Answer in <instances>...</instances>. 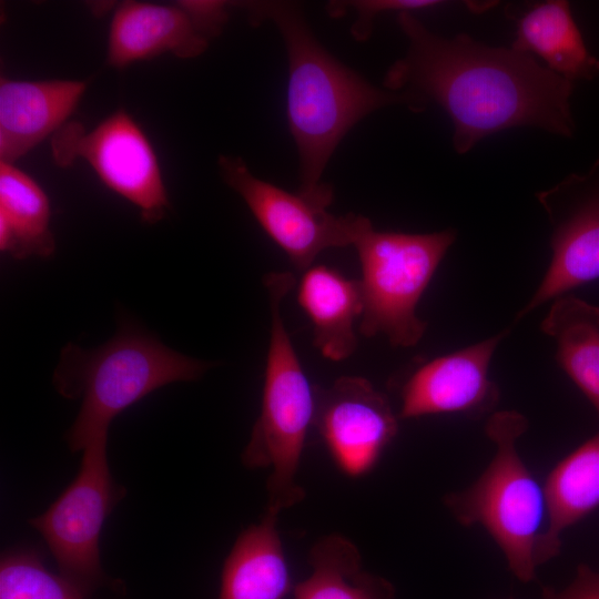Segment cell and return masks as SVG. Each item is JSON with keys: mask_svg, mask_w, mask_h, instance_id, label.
Here are the masks:
<instances>
[{"mask_svg": "<svg viewBox=\"0 0 599 599\" xmlns=\"http://www.w3.org/2000/svg\"><path fill=\"white\" fill-rule=\"evenodd\" d=\"M511 599V598H510Z\"/></svg>", "mask_w": 599, "mask_h": 599, "instance_id": "obj_26", "label": "cell"}, {"mask_svg": "<svg viewBox=\"0 0 599 599\" xmlns=\"http://www.w3.org/2000/svg\"><path fill=\"white\" fill-rule=\"evenodd\" d=\"M502 332L417 367L400 388L398 418L438 414L483 415L491 410L499 390L488 377L491 356Z\"/></svg>", "mask_w": 599, "mask_h": 599, "instance_id": "obj_12", "label": "cell"}, {"mask_svg": "<svg viewBox=\"0 0 599 599\" xmlns=\"http://www.w3.org/2000/svg\"><path fill=\"white\" fill-rule=\"evenodd\" d=\"M57 165L85 160L113 192L133 203L146 223H156L169 206L156 154L134 119L123 110L114 112L87 132L69 122L51 140Z\"/></svg>", "mask_w": 599, "mask_h": 599, "instance_id": "obj_9", "label": "cell"}, {"mask_svg": "<svg viewBox=\"0 0 599 599\" xmlns=\"http://www.w3.org/2000/svg\"><path fill=\"white\" fill-rule=\"evenodd\" d=\"M313 425L342 473L359 478L375 468L396 437L398 416L369 380L343 376L327 388H315Z\"/></svg>", "mask_w": 599, "mask_h": 599, "instance_id": "obj_11", "label": "cell"}, {"mask_svg": "<svg viewBox=\"0 0 599 599\" xmlns=\"http://www.w3.org/2000/svg\"><path fill=\"white\" fill-rule=\"evenodd\" d=\"M527 428L528 420L516 410L493 414L485 428L496 446L491 461L469 487L444 499L460 525H480L487 530L500 548L508 569L521 582L536 579L547 519L544 487L516 447Z\"/></svg>", "mask_w": 599, "mask_h": 599, "instance_id": "obj_5", "label": "cell"}, {"mask_svg": "<svg viewBox=\"0 0 599 599\" xmlns=\"http://www.w3.org/2000/svg\"><path fill=\"white\" fill-rule=\"evenodd\" d=\"M207 45L209 40L177 3L125 1L111 21L108 62L121 69L167 52L177 58H195Z\"/></svg>", "mask_w": 599, "mask_h": 599, "instance_id": "obj_14", "label": "cell"}, {"mask_svg": "<svg viewBox=\"0 0 599 599\" xmlns=\"http://www.w3.org/2000/svg\"><path fill=\"white\" fill-rule=\"evenodd\" d=\"M87 84L74 80L0 81V159L13 164L75 110Z\"/></svg>", "mask_w": 599, "mask_h": 599, "instance_id": "obj_13", "label": "cell"}, {"mask_svg": "<svg viewBox=\"0 0 599 599\" xmlns=\"http://www.w3.org/2000/svg\"><path fill=\"white\" fill-rule=\"evenodd\" d=\"M541 599H599V571L579 565L573 580L564 589L544 587Z\"/></svg>", "mask_w": 599, "mask_h": 599, "instance_id": "obj_25", "label": "cell"}, {"mask_svg": "<svg viewBox=\"0 0 599 599\" xmlns=\"http://www.w3.org/2000/svg\"><path fill=\"white\" fill-rule=\"evenodd\" d=\"M277 517L265 510L238 535L223 564L219 599L285 598L292 585Z\"/></svg>", "mask_w": 599, "mask_h": 599, "instance_id": "obj_16", "label": "cell"}, {"mask_svg": "<svg viewBox=\"0 0 599 599\" xmlns=\"http://www.w3.org/2000/svg\"><path fill=\"white\" fill-rule=\"evenodd\" d=\"M511 48L538 55L547 69L573 83L599 77V59L587 48L568 1L531 7L517 20Z\"/></svg>", "mask_w": 599, "mask_h": 599, "instance_id": "obj_18", "label": "cell"}, {"mask_svg": "<svg viewBox=\"0 0 599 599\" xmlns=\"http://www.w3.org/2000/svg\"><path fill=\"white\" fill-rule=\"evenodd\" d=\"M108 439L94 441L82 453L73 481L30 525L48 545L60 573L90 596L99 588L120 590V580L110 578L100 558V535L106 517L124 496L114 483L106 457Z\"/></svg>", "mask_w": 599, "mask_h": 599, "instance_id": "obj_7", "label": "cell"}, {"mask_svg": "<svg viewBox=\"0 0 599 599\" xmlns=\"http://www.w3.org/2000/svg\"><path fill=\"white\" fill-rule=\"evenodd\" d=\"M455 240L453 229L426 234L382 232L369 219L365 221L353 244L362 268L363 336L383 334L396 347L420 341L427 324L417 316V304Z\"/></svg>", "mask_w": 599, "mask_h": 599, "instance_id": "obj_6", "label": "cell"}, {"mask_svg": "<svg viewBox=\"0 0 599 599\" xmlns=\"http://www.w3.org/2000/svg\"><path fill=\"white\" fill-rule=\"evenodd\" d=\"M297 302L312 322L314 345L325 358L341 362L355 352L354 324L363 312L359 280L327 265H312L298 283Z\"/></svg>", "mask_w": 599, "mask_h": 599, "instance_id": "obj_15", "label": "cell"}, {"mask_svg": "<svg viewBox=\"0 0 599 599\" xmlns=\"http://www.w3.org/2000/svg\"><path fill=\"white\" fill-rule=\"evenodd\" d=\"M224 182L245 202L265 233L286 253L297 271L312 266L316 256L331 247L353 245L367 220L327 211L334 193H292L253 175L240 156L220 155Z\"/></svg>", "mask_w": 599, "mask_h": 599, "instance_id": "obj_8", "label": "cell"}, {"mask_svg": "<svg viewBox=\"0 0 599 599\" xmlns=\"http://www.w3.org/2000/svg\"><path fill=\"white\" fill-rule=\"evenodd\" d=\"M544 490L547 522L539 546L541 565L559 554L565 529L599 507V433L552 468Z\"/></svg>", "mask_w": 599, "mask_h": 599, "instance_id": "obj_17", "label": "cell"}, {"mask_svg": "<svg viewBox=\"0 0 599 599\" xmlns=\"http://www.w3.org/2000/svg\"><path fill=\"white\" fill-rule=\"evenodd\" d=\"M237 7L257 26L271 21L281 33L288 62L287 120L295 141L301 187L307 195L333 192L322 174L347 132L361 120L388 105L425 110L408 92L380 89L334 58L315 38L297 3L246 1Z\"/></svg>", "mask_w": 599, "mask_h": 599, "instance_id": "obj_2", "label": "cell"}, {"mask_svg": "<svg viewBox=\"0 0 599 599\" xmlns=\"http://www.w3.org/2000/svg\"><path fill=\"white\" fill-rule=\"evenodd\" d=\"M211 367L207 362L172 351L152 335L123 326L94 349L68 344L54 372L57 390L82 398L67 434L72 451L108 439L112 420L153 390L174 382L194 380Z\"/></svg>", "mask_w": 599, "mask_h": 599, "instance_id": "obj_3", "label": "cell"}, {"mask_svg": "<svg viewBox=\"0 0 599 599\" xmlns=\"http://www.w3.org/2000/svg\"><path fill=\"white\" fill-rule=\"evenodd\" d=\"M81 587L45 568L38 552L7 551L0 562V599H88Z\"/></svg>", "mask_w": 599, "mask_h": 599, "instance_id": "obj_22", "label": "cell"}, {"mask_svg": "<svg viewBox=\"0 0 599 599\" xmlns=\"http://www.w3.org/2000/svg\"><path fill=\"white\" fill-rule=\"evenodd\" d=\"M436 0H352L332 1L326 9L331 17H339L351 8L356 13L355 22L351 27V34L356 41H366L370 37L373 24L377 16L384 12H414L440 6Z\"/></svg>", "mask_w": 599, "mask_h": 599, "instance_id": "obj_23", "label": "cell"}, {"mask_svg": "<svg viewBox=\"0 0 599 599\" xmlns=\"http://www.w3.org/2000/svg\"><path fill=\"white\" fill-rule=\"evenodd\" d=\"M397 20L408 48L388 68L384 89L438 104L453 122L458 154L518 126L575 135L570 105L575 83L539 64L534 55L487 45L467 33L440 37L412 12L398 13Z\"/></svg>", "mask_w": 599, "mask_h": 599, "instance_id": "obj_1", "label": "cell"}, {"mask_svg": "<svg viewBox=\"0 0 599 599\" xmlns=\"http://www.w3.org/2000/svg\"><path fill=\"white\" fill-rule=\"evenodd\" d=\"M191 18L199 32L207 40L217 37L225 26L229 14L226 1L201 0L176 2Z\"/></svg>", "mask_w": 599, "mask_h": 599, "instance_id": "obj_24", "label": "cell"}, {"mask_svg": "<svg viewBox=\"0 0 599 599\" xmlns=\"http://www.w3.org/2000/svg\"><path fill=\"white\" fill-rule=\"evenodd\" d=\"M540 327L555 339L560 367L599 414V306L560 296Z\"/></svg>", "mask_w": 599, "mask_h": 599, "instance_id": "obj_20", "label": "cell"}, {"mask_svg": "<svg viewBox=\"0 0 599 599\" xmlns=\"http://www.w3.org/2000/svg\"><path fill=\"white\" fill-rule=\"evenodd\" d=\"M50 203L41 186L11 163H0V248L16 258L50 256Z\"/></svg>", "mask_w": 599, "mask_h": 599, "instance_id": "obj_19", "label": "cell"}, {"mask_svg": "<svg viewBox=\"0 0 599 599\" xmlns=\"http://www.w3.org/2000/svg\"><path fill=\"white\" fill-rule=\"evenodd\" d=\"M551 225L552 257L517 321L544 303L599 278V156L585 173H570L536 193Z\"/></svg>", "mask_w": 599, "mask_h": 599, "instance_id": "obj_10", "label": "cell"}, {"mask_svg": "<svg viewBox=\"0 0 599 599\" xmlns=\"http://www.w3.org/2000/svg\"><path fill=\"white\" fill-rule=\"evenodd\" d=\"M295 284L291 272H273L264 277L271 335L261 412L242 455L247 468L271 469L266 510L278 515L305 496L296 476L315 413V388L303 370L281 313L282 302Z\"/></svg>", "mask_w": 599, "mask_h": 599, "instance_id": "obj_4", "label": "cell"}, {"mask_svg": "<svg viewBox=\"0 0 599 599\" xmlns=\"http://www.w3.org/2000/svg\"><path fill=\"white\" fill-rule=\"evenodd\" d=\"M311 575L294 587V599H394V586L363 569L357 547L341 535L319 539L308 555Z\"/></svg>", "mask_w": 599, "mask_h": 599, "instance_id": "obj_21", "label": "cell"}]
</instances>
